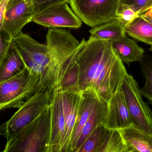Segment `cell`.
Instances as JSON below:
<instances>
[{"mask_svg": "<svg viewBox=\"0 0 152 152\" xmlns=\"http://www.w3.org/2000/svg\"><path fill=\"white\" fill-rule=\"evenodd\" d=\"M79 68V89L91 92L108 103L121 88L128 73L110 42L91 35L75 57Z\"/></svg>", "mask_w": 152, "mask_h": 152, "instance_id": "1", "label": "cell"}, {"mask_svg": "<svg viewBox=\"0 0 152 152\" xmlns=\"http://www.w3.org/2000/svg\"><path fill=\"white\" fill-rule=\"evenodd\" d=\"M83 43L79 42L69 31L58 28L49 29L46 45L50 55L49 67L38 84L37 92L47 91L52 94L58 90L66 70Z\"/></svg>", "mask_w": 152, "mask_h": 152, "instance_id": "2", "label": "cell"}, {"mask_svg": "<svg viewBox=\"0 0 152 152\" xmlns=\"http://www.w3.org/2000/svg\"><path fill=\"white\" fill-rule=\"evenodd\" d=\"M50 133L49 108L7 141L3 152H46Z\"/></svg>", "mask_w": 152, "mask_h": 152, "instance_id": "3", "label": "cell"}, {"mask_svg": "<svg viewBox=\"0 0 152 152\" xmlns=\"http://www.w3.org/2000/svg\"><path fill=\"white\" fill-rule=\"evenodd\" d=\"M39 81L26 66L19 74L0 83V111L20 108L37 92Z\"/></svg>", "mask_w": 152, "mask_h": 152, "instance_id": "4", "label": "cell"}, {"mask_svg": "<svg viewBox=\"0 0 152 152\" xmlns=\"http://www.w3.org/2000/svg\"><path fill=\"white\" fill-rule=\"evenodd\" d=\"M52 94L47 91L37 92L30 97L11 117L0 126V136L10 140L49 109Z\"/></svg>", "mask_w": 152, "mask_h": 152, "instance_id": "5", "label": "cell"}, {"mask_svg": "<svg viewBox=\"0 0 152 152\" xmlns=\"http://www.w3.org/2000/svg\"><path fill=\"white\" fill-rule=\"evenodd\" d=\"M120 0H69L73 11L91 28L118 19Z\"/></svg>", "mask_w": 152, "mask_h": 152, "instance_id": "6", "label": "cell"}, {"mask_svg": "<svg viewBox=\"0 0 152 152\" xmlns=\"http://www.w3.org/2000/svg\"><path fill=\"white\" fill-rule=\"evenodd\" d=\"M11 41L22 56L26 66L33 74L39 77L40 83L50 61V55L46 44L41 43L29 35L22 32L13 37Z\"/></svg>", "mask_w": 152, "mask_h": 152, "instance_id": "7", "label": "cell"}, {"mask_svg": "<svg viewBox=\"0 0 152 152\" xmlns=\"http://www.w3.org/2000/svg\"><path fill=\"white\" fill-rule=\"evenodd\" d=\"M121 89L133 124L152 136V111L144 101L141 88L133 76L126 75Z\"/></svg>", "mask_w": 152, "mask_h": 152, "instance_id": "8", "label": "cell"}, {"mask_svg": "<svg viewBox=\"0 0 152 152\" xmlns=\"http://www.w3.org/2000/svg\"><path fill=\"white\" fill-rule=\"evenodd\" d=\"M35 14L32 0H8L1 25L8 40L11 41L21 33L23 27L32 21Z\"/></svg>", "mask_w": 152, "mask_h": 152, "instance_id": "9", "label": "cell"}, {"mask_svg": "<svg viewBox=\"0 0 152 152\" xmlns=\"http://www.w3.org/2000/svg\"><path fill=\"white\" fill-rule=\"evenodd\" d=\"M66 1L55 4L36 12L32 21L45 27L78 29L82 21Z\"/></svg>", "mask_w": 152, "mask_h": 152, "instance_id": "10", "label": "cell"}, {"mask_svg": "<svg viewBox=\"0 0 152 152\" xmlns=\"http://www.w3.org/2000/svg\"><path fill=\"white\" fill-rule=\"evenodd\" d=\"M50 109V133L46 152H60L66 129L61 91L57 90L53 93Z\"/></svg>", "mask_w": 152, "mask_h": 152, "instance_id": "11", "label": "cell"}, {"mask_svg": "<svg viewBox=\"0 0 152 152\" xmlns=\"http://www.w3.org/2000/svg\"><path fill=\"white\" fill-rule=\"evenodd\" d=\"M61 92L66 129L60 152H70L72 136L83 93L80 91Z\"/></svg>", "mask_w": 152, "mask_h": 152, "instance_id": "12", "label": "cell"}, {"mask_svg": "<svg viewBox=\"0 0 152 152\" xmlns=\"http://www.w3.org/2000/svg\"><path fill=\"white\" fill-rule=\"evenodd\" d=\"M132 124L124 93L121 88L107 103V112L103 125L109 130H119Z\"/></svg>", "mask_w": 152, "mask_h": 152, "instance_id": "13", "label": "cell"}, {"mask_svg": "<svg viewBox=\"0 0 152 152\" xmlns=\"http://www.w3.org/2000/svg\"><path fill=\"white\" fill-rule=\"evenodd\" d=\"M130 152H152V136L132 124L119 129Z\"/></svg>", "mask_w": 152, "mask_h": 152, "instance_id": "14", "label": "cell"}, {"mask_svg": "<svg viewBox=\"0 0 152 152\" xmlns=\"http://www.w3.org/2000/svg\"><path fill=\"white\" fill-rule=\"evenodd\" d=\"M114 51L123 63L141 60L145 53L143 48L139 46L135 41L129 38L125 34L118 39L110 41Z\"/></svg>", "mask_w": 152, "mask_h": 152, "instance_id": "15", "label": "cell"}, {"mask_svg": "<svg viewBox=\"0 0 152 152\" xmlns=\"http://www.w3.org/2000/svg\"><path fill=\"white\" fill-rule=\"evenodd\" d=\"M75 126L71 141L70 152H75L76 145L85 124L89 118L97 102L98 98L91 92H82Z\"/></svg>", "mask_w": 152, "mask_h": 152, "instance_id": "16", "label": "cell"}, {"mask_svg": "<svg viewBox=\"0 0 152 152\" xmlns=\"http://www.w3.org/2000/svg\"><path fill=\"white\" fill-rule=\"evenodd\" d=\"M26 65L22 56L12 42L0 65V83L21 72Z\"/></svg>", "mask_w": 152, "mask_h": 152, "instance_id": "17", "label": "cell"}, {"mask_svg": "<svg viewBox=\"0 0 152 152\" xmlns=\"http://www.w3.org/2000/svg\"><path fill=\"white\" fill-rule=\"evenodd\" d=\"M107 109V103L98 98L90 117L82 129L75 152H78L88 136L99 125L103 124L106 117Z\"/></svg>", "mask_w": 152, "mask_h": 152, "instance_id": "18", "label": "cell"}, {"mask_svg": "<svg viewBox=\"0 0 152 152\" xmlns=\"http://www.w3.org/2000/svg\"><path fill=\"white\" fill-rule=\"evenodd\" d=\"M89 32L93 36L109 41L118 39L126 33L125 27L118 19L93 27Z\"/></svg>", "mask_w": 152, "mask_h": 152, "instance_id": "19", "label": "cell"}, {"mask_svg": "<svg viewBox=\"0 0 152 152\" xmlns=\"http://www.w3.org/2000/svg\"><path fill=\"white\" fill-rule=\"evenodd\" d=\"M126 34L131 37L152 45V25L140 16L125 28Z\"/></svg>", "mask_w": 152, "mask_h": 152, "instance_id": "20", "label": "cell"}, {"mask_svg": "<svg viewBox=\"0 0 152 152\" xmlns=\"http://www.w3.org/2000/svg\"><path fill=\"white\" fill-rule=\"evenodd\" d=\"M103 124L99 125L88 136L78 152H99L109 134Z\"/></svg>", "mask_w": 152, "mask_h": 152, "instance_id": "21", "label": "cell"}, {"mask_svg": "<svg viewBox=\"0 0 152 152\" xmlns=\"http://www.w3.org/2000/svg\"><path fill=\"white\" fill-rule=\"evenodd\" d=\"M75 57L64 74L58 90L61 92L80 91L79 68Z\"/></svg>", "mask_w": 152, "mask_h": 152, "instance_id": "22", "label": "cell"}, {"mask_svg": "<svg viewBox=\"0 0 152 152\" xmlns=\"http://www.w3.org/2000/svg\"><path fill=\"white\" fill-rule=\"evenodd\" d=\"M139 63L145 79L144 85L141 88V92L142 96L152 104V56L144 54Z\"/></svg>", "mask_w": 152, "mask_h": 152, "instance_id": "23", "label": "cell"}, {"mask_svg": "<svg viewBox=\"0 0 152 152\" xmlns=\"http://www.w3.org/2000/svg\"><path fill=\"white\" fill-rule=\"evenodd\" d=\"M99 152H131L125 143L119 131L109 130L106 141Z\"/></svg>", "mask_w": 152, "mask_h": 152, "instance_id": "24", "label": "cell"}, {"mask_svg": "<svg viewBox=\"0 0 152 152\" xmlns=\"http://www.w3.org/2000/svg\"><path fill=\"white\" fill-rule=\"evenodd\" d=\"M152 6V0H120L119 9L130 8L141 15Z\"/></svg>", "mask_w": 152, "mask_h": 152, "instance_id": "25", "label": "cell"}, {"mask_svg": "<svg viewBox=\"0 0 152 152\" xmlns=\"http://www.w3.org/2000/svg\"><path fill=\"white\" fill-rule=\"evenodd\" d=\"M140 16L138 12L131 8H121L118 10L117 19L126 28L129 24Z\"/></svg>", "mask_w": 152, "mask_h": 152, "instance_id": "26", "label": "cell"}, {"mask_svg": "<svg viewBox=\"0 0 152 152\" xmlns=\"http://www.w3.org/2000/svg\"><path fill=\"white\" fill-rule=\"evenodd\" d=\"M63 1H66L69 3V0H32L35 13L50 5Z\"/></svg>", "mask_w": 152, "mask_h": 152, "instance_id": "27", "label": "cell"}, {"mask_svg": "<svg viewBox=\"0 0 152 152\" xmlns=\"http://www.w3.org/2000/svg\"><path fill=\"white\" fill-rule=\"evenodd\" d=\"M2 29L1 26H0V65L3 60L5 56L7 54L10 46L11 41L8 40H3L2 36Z\"/></svg>", "mask_w": 152, "mask_h": 152, "instance_id": "28", "label": "cell"}, {"mask_svg": "<svg viewBox=\"0 0 152 152\" xmlns=\"http://www.w3.org/2000/svg\"><path fill=\"white\" fill-rule=\"evenodd\" d=\"M140 16L152 25V6L141 14Z\"/></svg>", "mask_w": 152, "mask_h": 152, "instance_id": "29", "label": "cell"}, {"mask_svg": "<svg viewBox=\"0 0 152 152\" xmlns=\"http://www.w3.org/2000/svg\"><path fill=\"white\" fill-rule=\"evenodd\" d=\"M4 1V0H0V6H1V5L2 3Z\"/></svg>", "mask_w": 152, "mask_h": 152, "instance_id": "30", "label": "cell"}, {"mask_svg": "<svg viewBox=\"0 0 152 152\" xmlns=\"http://www.w3.org/2000/svg\"><path fill=\"white\" fill-rule=\"evenodd\" d=\"M151 48H150V50H151V51H152V45H151Z\"/></svg>", "mask_w": 152, "mask_h": 152, "instance_id": "31", "label": "cell"}, {"mask_svg": "<svg viewBox=\"0 0 152 152\" xmlns=\"http://www.w3.org/2000/svg\"><path fill=\"white\" fill-rule=\"evenodd\" d=\"M0 151H1V150H0Z\"/></svg>", "mask_w": 152, "mask_h": 152, "instance_id": "32", "label": "cell"}]
</instances>
